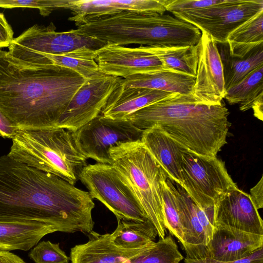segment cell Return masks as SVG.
<instances>
[{
	"label": "cell",
	"mask_w": 263,
	"mask_h": 263,
	"mask_svg": "<svg viewBox=\"0 0 263 263\" xmlns=\"http://www.w3.org/2000/svg\"><path fill=\"white\" fill-rule=\"evenodd\" d=\"M17 130L0 110V136L12 139Z\"/></svg>",
	"instance_id": "36"
},
{
	"label": "cell",
	"mask_w": 263,
	"mask_h": 263,
	"mask_svg": "<svg viewBox=\"0 0 263 263\" xmlns=\"http://www.w3.org/2000/svg\"><path fill=\"white\" fill-rule=\"evenodd\" d=\"M171 94L158 90L125 87L120 83L109 97L100 115L112 119H125L132 113Z\"/></svg>",
	"instance_id": "19"
},
{
	"label": "cell",
	"mask_w": 263,
	"mask_h": 263,
	"mask_svg": "<svg viewBox=\"0 0 263 263\" xmlns=\"http://www.w3.org/2000/svg\"><path fill=\"white\" fill-rule=\"evenodd\" d=\"M28 256L34 263H69V257L60 247L59 243L42 241L32 248Z\"/></svg>",
	"instance_id": "32"
},
{
	"label": "cell",
	"mask_w": 263,
	"mask_h": 263,
	"mask_svg": "<svg viewBox=\"0 0 263 263\" xmlns=\"http://www.w3.org/2000/svg\"><path fill=\"white\" fill-rule=\"evenodd\" d=\"M55 232L53 226L42 222L0 221V251H29L44 236Z\"/></svg>",
	"instance_id": "21"
},
{
	"label": "cell",
	"mask_w": 263,
	"mask_h": 263,
	"mask_svg": "<svg viewBox=\"0 0 263 263\" xmlns=\"http://www.w3.org/2000/svg\"><path fill=\"white\" fill-rule=\"evenodd\" d=\"M229 115L223 104L206 105L192 95L172 93L125 119L143 130L158 127L194 153L216 156L227 143Z\"/></svg>",
	"instance_id": "3"
},
{
	"label": "cell",
	"mask_w": 263,
	"mask_h": 263,
	"mask_svg": "<svg viewBox=\"0 0 263 263\" xmlns=\"http://www.w3.org/2000/svg\"><path fill=\"white\" fill-rule=\"evenodd\" d=\"M77 29L107 44L121 46L178 47L184 36L183 23L174 16L132 11L86 20Z\"/></svg>",
	"instance_id": "4"
},
{
	"label": "cell",
	"mask_w": 263,
	"mask_h": 263,
	"mask_svg": "<svg viewBox=\"0 0 263 263\" xmlns=\"http://www.w3.org/2000/svg\"><path fill=\"white\" fill-rule=\"evenodd\" d=\"M88 234L87 242L71 249L72 263H123L145 248L123 249L114 245L109 233L100 234L92 231Z\"/></svg>",
	"instance_id": "20"
},
{
	"label": "cell",
	"mask_w": 263,
	"mask_h": 263,
	"mask_svg": "<svg viewBox=\"0 0 263 263\" xmlns=\"http://www.w3.org/2000/svg\"><path fill=\"white\" fill-rule=\"evenodd\" d=\"M166 0H53L54 10L64 9L73 12L69 18L78 26L88 20L124 11L163 14Z\"/></svg>",
	"instance_id": "15"
},
{
	"label": "cell",
	"mask_w": 263,
	"mask_h": 263,
	"mask_svg": "<svg viewBox=\"0 0 263 263\" xmlns=\"http://www.w3.org/2000/svg\"><path fill=\"white\" fill-rule=\"evenodd\" d=\"M216 225L263 235V222L249 194L236 186L224 193L214 206Z\"/></svg>",
	"instance_id": "16"
},
{
	"label": "cell",
	"mask_w": 263,
	"mask_h": 263,
	"mask_svg": "<svg viewBox=\"0 0 263 263\" xmlns=\"http://www.w3.org/2000/svg\"><path fill=\"white\" fill-rule=\"evenodd\" d=\"M263 66L253 70L241 81L226 91L224 98L229 104H239L245 111L252 108L253 103L263 95Z\"/></svg>",
	"instance_id": "29"
},
{
	"label": "cell",
	"mask_w": 263,
	"mask_h": 263,
	"mask_svg": "<svg viewBox=\"0 0 263 263\" xmlns=\"http://www.w3.org/2000/svg\"><path fill=\"white\" fill-rule=\"evenodd\" d=\"M94 207L88 192L8 154L0 157V221H39L88 234Z\"/></svg>",
	"instance_id": "1"
},
{
	"label": "cell",
	"mask_w": 263,
	"mask_h": 263,
	"mask_svg": "<svg viewBox=\"0 0 263 263\" xmlns=\"http://www.w3.org/2000/svg\"><path fill=\"white\" fill-rule=\"evenodd\" d=\"M96 61L101 73L123 79L163 69L159 59L142 46L129 48L107 44L96 50Z\"/></svg>",
	"instance_id": "14"
},
{
	"label": "cell",
	"mask_w": 263,
	"mask_h": 263,
	"mask_svg": "<svg viewBox=\"0 0 263 263\" xmlns=\"http://www.w3.org/2000/svg\"><path fill=\"white\" fill-rule=\"evenodd\" d=\"M12 141L11 158L73 185L87 165L72 132L64 128L18 129Z\"/></svg>",
	"instance_id": "5"
},
{
	"label": "cell",
	"mask_w": 263,
	"mask_h": 263,
	"mask_svg": "<svg viewBox=\"0 0 263 263\" xmlns=\"http://www.w3.org/2000/svg\"><path fill=\"white\" fill-rule=\"evenodd\" d=\"M263 10L243 23L227 37L231 55L242 58L263 43Z\"/></svg>",
	"instance_id": "27"
},
{
	"label": "cell",
	"mask_w": 263,
	"mask_h": 263,
	"mask_svg": "<svg viewBox=\"0 0 263 263\" xmlns=\"http://www.w3.org/2000/svg\"><path fill=\"white\" fill-rule=\"evenodd\" d=\"M141 141L167 178L181 185L182 156L188 150L157 126L143 130Z\"/></svg>",
	"instance_id": "18"
},
{
	"label": "cell",
	"mask_w": 263,
	"mask_h": 263,
	"mask_svg": "<svg viewBox=\"0 0 263 263\" xmlns=\"http://www.w3.org/2000/svg\"><path fill=\"white\" fill-rule=\"evenodd\" d=\"M197 44L198 63L193 96L200 103L221 105L226 90L217 43L204 32Z\"/></svg>",
	"instance_id": "13"
},
{
	"label": "cell",
	"mask_w": 263,
	"mask_h": 263,
	"mask_svg": "<svg viewBox=\"0 0 263 263\" xmlns=\"http://www.w3.org/2000/svg\"><path fill=\"white\" fill-rule=\"evenodd\" d=\"M13 40L12 29L4 14L0 12V48L9 47Z\"/></svg>",
	"instance_id": "35"
},
{
	"label": "cell",
	"mask_w": 263,
	"mask_h": 263,
	"mask_svg": "<svg viewBox=\"0 0 263 263\" xmlns=\"http://www.w3.org/2000/svg\"><path fill=\"white\" fill-rule=\"evenodd\" d=\"M181 185L192 201L214 219V206L230 189L236 186L224 163L216 156L187 151L182 156Z\"/></svg>",
	"instance_id": "7"
},
{
	"label": "cell",
	"mask_w": 263,
	"mask_h": 263,
	"mask_svg": "<svg viewBox=\"0 0 263 263\" xmlns=\"http://www.w3.org/2000/svg\"><path fill=\"white\" fill-rule=\"evenodd\" d=\"M0 263H26L18 256L10 251H0Z\"/></svg>",
	"instance_id": "38"
},
{
	"label": "cell",
	"mask_w": 263,
	"mask_h": 263,
	"mask_svg": "<svg viewBox=\"0 0 263 263\" xmlns=\"http://www.w3.org/2000/svg\"><path fill=\"white\" fill-rule=\"evenodd\" d=\"M224 0H166V10L172 14L185 12L209 7Z\"/></svg>",
	"instance_id": "33"
},
{
	"label": "cell",
	"mask_w": 263,
	"mask_h": 263,
	"mask_svg": "<svg viewBox=\"0 0 263 263\" xmlns=\"http://www.w3.org/2000/svg\"><path fill=\"white\" fill-rule=\"evenodd\" d=\"M111 165L139 202L160 239L165 237L160 183L164 172L141 140L120 143L109 149Z\"/></svg>",
	"instance_id": "6"
},
{
	"label": "cell",
	"mask_w": 263,
	"mask_h": 263,
	"mask_svg": "<svg viewBox=\"0 0 263 263\" xmlns=\"http://www.w3.org/2000/svg\"><path fill=\"white\" fill-rule=\"evenodd\" d=\"M251 198L257 210L263 208V177L250 190Z\"/></svg>",
	"instance_id": "37"
},
{
	"label": "cell",
	"mask_w": 263,
	"mask_h": 263,
	"mask_svg": "<svg viewBox=\"0 0 263 263\" xmlns=\"http://www.w3.org/2000/svg\"><path fill=\"white\" fill-rule=\"evenodd\" d=\"M144 47L159 59L163 69L183 73L196 78L198 63L197 45L176 47Z\"/></svg>",
	"instance_id": "28"
},
{
	"label": "cell",
	"mask_w": 263,
	"mask_h": 263,
	"mask_svg": "<svg viewBox=\"0 0 263 263\" xmlns=\"http://www.w3.org/2000/svg\"><path fill=\"white\" fill-rule=\"evenodd\" d=\"M79 179L91 197L101 202L117 219L138 222L148 220L133 192L111 164L87 165Z\"/></svg>",
	"instance_id": "8"
},
{
	"label": "cell",
	"mask_w": 263,
	"mask_h": 263,
	"mask_svg": "<svg viewBox=\"0 0 263 263\" xmlns=\"http://www.w3.org/2000/svg\"><path fill=\"white\" fill-rule=\"evenodd\" d=\"M55 29L52 23L47 26L35 24L14 39L9 52L20 59L32 54H61L84 47L97 50L107 44L77 29L60 32Z\"/></svg>",
	"instance_id": "11"
},
{
	"label": "cell",
	"mask_w": 263,
	"mask_h": 263,
	"mask_svg": "<svg viewBox=\"0 0 263 263\" xmlns=\"http://www.w3.org/2000/svg\"><path fill=\"white\" fill-rule=\"evenodd\" d=\"M86 81L68 68L24 61L0 49V110L17 129L56 128Z\"/></svg>",
	"instance_id": "2"
},
{
	"label": "cell",
	"mask_w": 263,
	"mask_h": 263,
	"mask_svg": "<svg viewBox=\"0 0 263 263\" xmlns=\"http://www.w3.org/2000/svg\"><path fill=\"white\" fill-rule=\"evenodd\" d=\"M118 224L111 233V239L116 246L126 250L144 248L155 241L158 235L150 220L144 222L117 219Z\"/></svg>",
	"instance_id": "25"
},
{
	"label": "cell",
	"mask_w": 263,
	"mask_h": 263,
	"mask_svg": "<svg viewBox=\"0 0 263 263\" xmlns=\"http://www.w3.org/2000/svg\"><path fill=\"white\" fill-rule=\"evenodd\" d=\"M195 78L183 73L161 69L122 79L125 87H139L180 95H192Z\"/></svg>",
	"instance_id": "22"
},
{
	"label": "cell",
	"mask_w": 263,
	"mask_h": 263,
	"mask_svg": "<svg viewBox=\"0 0 263 263\" xmlns=\"http://www.w3.org/2000/svg\"><path fill=\"white\" fill-rule=\"evenodd\" d=\"M96 54V50L84 47L61 54H32L19 60L28 62L36 57L43 56L52 64L72 70L87 80L101 73Z\"/></svg>",
	"instance_id": "26"
},
{
	"label": "cell",
	"mask_w": 263,
	"mask_h": 263,
	"mask_svg": "<svg viewBox=\"0 0 263 263\" xmlns=\"http://www.w3.org/2000/svg\"><path fill=\"white\" fill-rule=\"evenodd\" d=\"M261 10L262 0H224L209 7L173 15L209 34L217 44H223L232 31Z\"/></svg>",
	"instance_id": "10"
},
{
	"label": "cell",
	"mask_w": 263,
	"mask_h": 263,
	"mask_svg": "<svg viewBox=\"0 0 263 263\" xmlns=\"http://www.w3.org/2000/svg\"><path fill=\"white\" fill-rule=\"evenodd\" d=\"M122 79L100 73L87 79L71 99L56 128L74 132L100 115Z\"/></svg>",
	"instance_id": "12"
},
{
	"label": "cell",
	"mask_w": 263,
	"mask_h": 263,
	"mask_svg": "<svg viewBox=\"0 0 263 263\" xmlns=\"http://www.w3.org/2000/svg\"><path fill=\"white\" fill-rule=\"evenodd\" d=\"M263 247V235L216 225L206 246L204 257L233 261L246 257Z\"/></svg>",
	"instance_id": "17"
},
{
	"label": "cell",
	"mask_w": 263,
	"mask_h": 263,
	"mask_svg": "<svg viewBox=\"0 0 263 263\" xmlns=\"http://www.w3.org/2000/svg\"><path fill=\"white\" fill-rule=\"evenodd\" d=\"M160 187L165 228L183 245L184 229L174 183L171 179L165 176L161 181Z\"/></svg>",
	"instance_id": "31"
},
{
	"label": "cell",
	"mask_w": 263,
	"mask_h": 263,
	"mask_svg": "<svg viewBox=\"0 0 263 263\" xmlns=\"http://www.w3.org/2000/svg\"><path fill=\"white\" fill-rule=\"evenodd\" d=\"M183 257L168 235L145 247L123 263H179Z\"/></svg>",
	"instance_id": "30"
},
{
	"label": "cell",
	"mask_w": 263,
	"mask_h": 263,
	"mask_svg": "<svg viewBox=\"0 0 263 263\" xmlns=\"http://www.w3.org/2000/svg\"><path fill=\"white\" fill-rule=\"evenodd\" d=\"M223 67L226 91L258 67L263 66V44L242 58L233 57L227 43L217 44Z\"/></svg>",
	"instance_id": "24"
},
{
	"label": "cell",
	"mask_w": 263,
	"mask_h": 263,
	"mask_svg": "<svg viewBox=\"0 0 263 263\" xmlns=\"http://www.w3.org/2000/svg\"><path fill=\"white\" fill-rule=\"evenodd\" d=\"M143 132L128 120L99 115L71 132L78 148L87 159L111 164L110 148L120 143L141 140Z\"/></svg>",
	"instance_id": "9"
},
{
	"label": "cell",
	"mask_w": 263,
	"mask_h": 263,
	"mask_svg": "<svg viewBox=\"0 0 263 263\" xmlns=\"http://www.w3.org/2000/svg\"><path fill=\"white\" fill-rule=\"evenodd\" d=\"M174 183L182 219L184 229L182 247L186 257L192 259L204 258L206 251L205 236L196 214L195 204L181 185Z\"/></svg>",
	"instance_id": "23"
},
{
	"label": "cell",
	"mask_w": 263,
	"mask_h": 263,
	"mask_svg": "<svg viewBox=\"0 0 263 263\" xmlns=\"http://www.w3.org/2000/svg\"><path fill=\"white\" fill-rule=\"evenodd\" d=\"M184 263H263V247H260L250 255L233 261H221L209 257L192 259L185 257Z\"/></svg>",
	"instance_id": "34"
},
{
	"label": "cell",
	"mask_w": 263,
	"mask_h": 263,
	"mask_svg": "<svg viewBox=\"0 0 263 263\" xmlns=\"http://www.w3.org/2000/svg\"><path fill=\"white\" fill-rule=\"evenodd\" d=\"M252 108L255 117L262 121L263 95L260 96L253 103Z\"/></svg>",
	"instance_id": "39"
}]
</instances>
